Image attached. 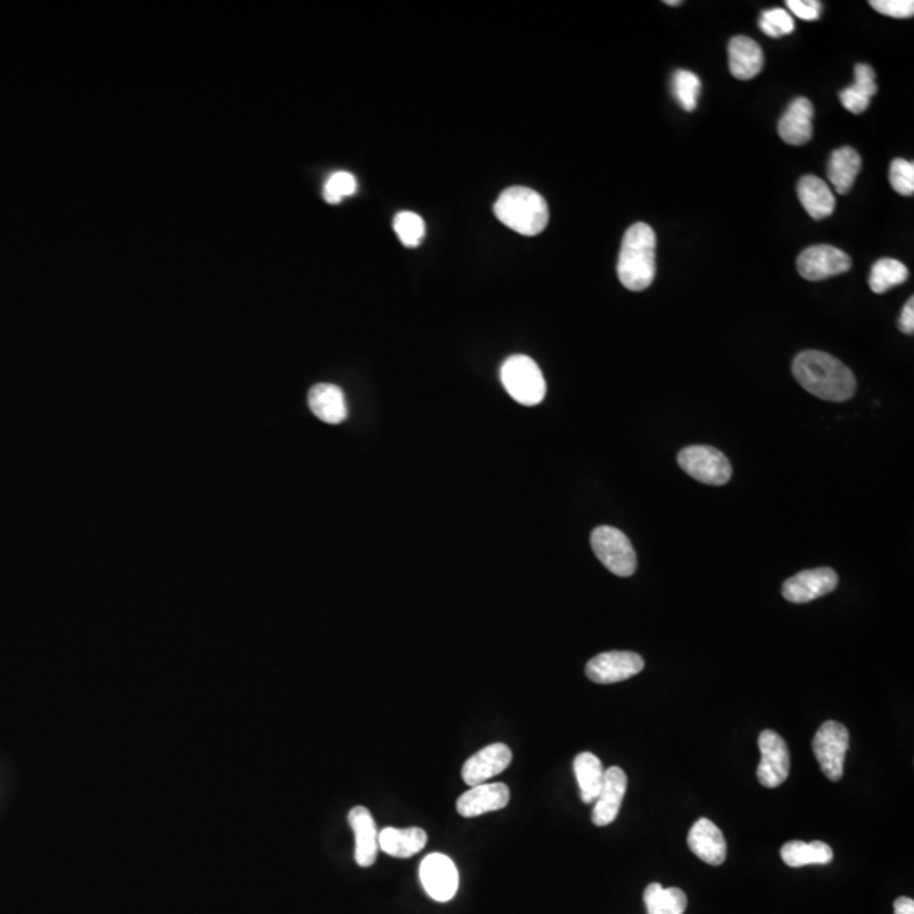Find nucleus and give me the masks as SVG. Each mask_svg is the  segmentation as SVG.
Instances as JSON below:
<instances>
[{"mask_svg": "<svg viewBox=\"0 0 914 914\" xmlns=\"http://www.w3.org/2000/svg\"><path fill=\"white\" fill-rule=\"evenodd\" d=\"M793 375L804 390L826 402H847L857 390L854 373L840 359L821 351L799 353Z\"/></svg>", "mask_w": 914, "mask_h": 914, "instance_id": "obj_1", "label": "nucleus"}, {"mask_svg": "<svg viewBox=\"0 0 914 914\" xmlns=\"http://www.w3.org/2000/svg\"><path fill=\"white\" fill-rule=\"evenodd\" d=\"M657 239L654 229L637 222L628 227L618 256V280L630 292H644L656 278Z\"/></svg>", "mask_w": 914, "mask_h": 914, "instance_id": "obj_2", "label": "nucleus"}, {"mask_svg": "<svg viewBox=\"0 0 914 914\" xmlns=\"http://www.w3.org/2000/svg\"><path fill=\"white\" fill-rule=\"evenodd\" d=\"M493 210L498 221L522 236H537L549 224L547 202L532 188H507Z\"/></svg>", "mask_w": 914, "mask_h": 914, "instance_id": "obj_3", "label": "nucleus"}, {"mask_svg": "<svg viewBox=\"0 0 914 914\" xmlns=\"http://www.w3.org/2000/svg\"><path fill=\"white\" fill-rule=\"evenodd\" d=\"M508 395L525 407L539 405L546 398L547 385L544 375L534 359L529 356H512L503 363L500 371Z\"/></svg>", "mask_w": 914, "mask_h": 914, "instance_id": "obj_4", "label": "nucleus"}, {"mask_svg": "<svg viewBox=\"0 0 914 914\" xmlns=\"http://www.w3.org/2000/svg\"><path fill=\"white\" fill-rule=\"evenodd\" d=\"M591 547L596 557L610 573L617 574L620 578H628L637 569V554L632 542L622 530L603 525L593 530L591 534Z\"/></svg>", "mask_w": 914, "mask_h": 914, "instance_id": "obj_5", "label": "nucleus"}, {"mask_svg": "<svg viewBox=\"0 0 914 914\" xmlns=\"http://www.w3.org/2000/svg\"><path fill=\"white\" fill-rule=\"evenodd\" d=\"M684 473L700 483L711 486L727 485L732 478V464L722 451L710 446H689L678 454Z\"/></svg>", "mask_w": 914, "mask_h": 914, "instance_id": "obj_6", "label": "nucleus"}, {"mask_svg": "<svg viewBox=\"0 0 914 914\" xmlns=\"http://www.w3.org/2000/svg\"><path fill=\"white\" fill-rule=\"evenodd\" d=\"M850 747V735L845 725L825 722L813 738V752L826 779L838 782L843 777V764Z\"/></svg>", "mask_w": 914, "mask_h": 914, "instance_id": "obj_7", "label": "nucleus"}, {"mask_svg": "<svg viewBox=\"0 0 914 914\" xmlns=\"http://www.w3.org/2000/svg\"><path fill=\"white\" fill-rule=\"evenodd\" d=\"M644 666V659L639 654L627 650H613L593 657L586 664V676L596 684L622 683L637 676Z\"/></svg>", "mask_w": 914, "mask_h": 914, "instance_id": "obj_8", "label": "nucleus"}, {"mask_svg": "<svg viewBox=\"0 0 914 914\" xmlns=\"http://www.w3.org/2000/svg\"><path fill=\"white\" fill-rule=\"evenodd\" d=\"M759 749L762 754L757 779L764 788H779L789 777V750L784 738L772 730L759 735Z\"/></svg>", "mask_w": 914, "mask_h": 914, "instance_id": "obj_9", "label": "nucleus"}, {"mask_svg": "<svg viewBox=\"0 0 914 914\" xmlns=\"http://www.w3.org/2000/svg\"><path fill=\"white\" fill-rule=\"evenodd\" d=\"M419 876L425 892L437 903H447L456 896L459 872L447 855H427L420 864Z\"/></svg>", "mask_w": 914, "mask_h": 914, "instance_id": "obj_10", "label": "nucleus"}, {"mask_svg": "<svg viewBox=\"0 0 914 914\" xmlns=\"http://www.w3.org/2000/svg\"><path fill=\"white\" fill-rule=\"evenodd\" d=\"M798 273L804 280L821 281L843 275L852 268V259L833 246H811L798 256Z\"/></svg>", "mask_w": 914, "mask_h": 914, "instance_id": "obj_11", "label": "nucleus"}, {"mask_svg": "<svg viewBox=\"0 0 914 914\" xmlns=\"http://www.w3.org/2000/svg\"><path fill=\"white\" fill-rule=\"evenodd\" d=\"M838 584V576L833 569L818 568L801 571L782 584V596L791 603H810L821 596L830 595Z\"/></svg>", "mask_w": 914, "mask_h": 914, "instance_id": "obj_12", "label": "nucleus"}, {"mask_svg": "<svg viewBox=\"0 0 914 914\" xmlns=\"http://www.w3.org/2000/svg\"><path fill=\"white\" fill-rule=\"evenodd\" d=\"M512 750L505 744H491L473 757L466 760L463 766V781L471 788L485 784L491 777L502 774L512 764Z\"/></svg>", "mask_w": 914, "mask_h": 914, "instance_id": "obj_13", "label": "nucleus"}, {"mask_svg": "<svg viewBox=\"0 0 914 914\" xmlns=\"http://www.w3.org/2000/svg\"><path fill=\"white\" fill-rule=\"evenodd\" d=\"M510 803V789L503 782L478 784L457 799L456 808L464 818L485 815L491 811L503 810Z\"/></svg>", "mask_w": 914, "mask_h": 914, "instance_id": "obj_14", "label": "nucleus"}, {"mask_svg": "<svg viewBox=\"0 0 914 914\" xmlns=\"http://www.w3.org/2000/svg\"><path fill=\"white\" fill-rule=\"evenodd\" d=\"M627 782V774L620 767H610L605 771L603 786L591 815V820L596 826L610 825L617 820L623 796L627 793Z\"/></svg>", "mask_w": 914, "mask_h": 914, "instance_id": "obj_15", "label": "nucleus"}, {"mask_svg": "<svg viewBox=\"0 0 914 914\" xmlns=\"http://www.w3.org/2000/svg\"><path fill=\"white\" fill-rule=\"evenodd\" d=\"M688 845L698 859L706 864L722 865L727 860V842L722 830L708 820L700 818L689 830Z\"/></svg>", "mask_w": 914, "mask_h": 914, "instance_id": "obj_16", "label": "nucleus"}, {"mask_svg": "<svg viewBox=\"0 0 914 914\" xmlns=\"http://www.w3.org/2000/svg\"><path fill=\"white\" fill-rule=\"evenodd\" d=\"M347 821L353 828L354 838H356V850H354V859L358 862L359 867H371L375 864L380 850L378 843V828H376L373 815L369 813L368 808L356 806L349 811Z\"/></svg>", "mask_w": 914, "mask_h": 914, "instance_id": "obj_17", "label": "nucleus"}, {"mask_svg": "<svg viewBox=\"0 0 914 914\" xmlns=\"http://www.w3.org/2000/svg\"><path fill=\"white\" fill-rule=\"evenodd\" d=\"M813 104L810 100L799 97L794 99L779 121L777 131L784 143L791 146H803L813 138Z\"/></svg>", "mask_w": 914, "mask_h": 914, "instance_id": "obj_18", "label": "nucleus"}, {"mask_svg": "<svg viewBox=\"0 0 914 914\" xmlns=\"http://www.w3.org/2000/svg\"><path fill=\"white\" fill-rule=\"evenodd\" d=\"M728 67L738 80H752L762 72L764 53L759 43L747 36H735L728 43Z\"/></svg>", "mask_w": 914, "mask_h": 914, "instance_id": "obj_19", "label": "nucleus"}, {"mask_svg": "<svg viewBox=\"0 0 914 914\" xmlns=\"http://www.w3.org/2000/svg\"><path fill=\"white\" fill-rule=\"evenodd\" d=\"M310 410L317 419L327 424H341L347 417V402L344 391L336 385L320 383L309 393Z\"/></svg>", "mask_w": 914, "mask_h": 914, "instance_id": "obj_20", "label": "nucleus"}, {"mask_svg": "<svg viewBox=\"0 0 914 914\" xmlns=\"http://www.w3.org/2000/svg\"><path fill=\"white\" fill-rule=\"evenodd\" d=\"M799 202L815 221H823L835 210V195L821 178L806 175L798 182Z\"/></svg>", "mask_w": 914, "mask_h": 914, "instance_id": "obj_21", "label": "nucleus"}, {"mask_svg": "<svg viewBox=\"0 0 914 914\" xmlns=\"http://www.w3.org/2000/svg\"><path fill=\"white\" fill-rule=\"evenodd\" d=\"M378 843H380V850H383L386 855L397 857V859H408V857L419 854L420 850L425 847L427 833L422 828H415V826L407 828V830L385 828L378 833Z\"/></svg>", "mask_w": 914, "mask_h": 914, "instance_id": "obj_22", "label": "nucleus"}, {"mask_svg": "<svg viewBox=\"0 0 914 914\" xmlns=\"http://www.w3.org/2000/svg\"><path fill=\"white\" fill-rule=\"evenodd\" d=\"M860 168H862V158L854 148L843 146V148L835 149L826 166L828 180L835 188V192L840 195L850 192Z\"/></svg>", "mask_w": 914, "mask_h": 914, "instance_id": "obj_23", "label": "nucleus"}, {"mask_svg": "<svg viewBox=\"0 0 914 914\" xmlns=\"http://www.w3.org/2000/svg\"><path fill=\"white\" fill-rule=\"evenodd\" d=\"M877 94L876 72L870 65L859 63L855 67V83L842 90L838 97L843 107L852 114H864L869 109L870 99Z\"/></svg>", "mask_w": 914, "mask_h": 914, "instance_id": "obj_24", "label": "nucleus"}, {"mask_svg": "<svg viewBox=\"0 0 914 914\" xmlns=\"http://www.w3.org/2000/svg\"><path fill=\"white\" fill-rule=\"evenodd\" d=\"M781 859L793 869L804 865H826L833 860V850L828 843L820 840L811 843L793 840L781 848Z\"/></svg>", "mask_w": 914, "mask_h": 914, "instance_id": "obj_25", "label": "nucleus"}, {"mask_svg": "<svg viewBox=\"0 0 914 914\" xmlns=\"http://www.w3.org/2000/svg\"><path fill=\"white\" fill-rule=\"evenodd\" d=\"M574 774L578 779L579 791L583 803H595L598 794H600L603 779H605V769L601 760L591 752H583L574 759Z\"/></svg>", "mask_w": 914, "mask_h": 914, "instance_id": "obj_26", "label": "nucleus"}, {"mask_svg": "<svg viewBox=\"0 0 914 914\" xmlns=\"http://www.w3.org/2000/svg\"><path fill=\"white\" fill-rule=\"evenodd\" d=\"M644 903L647 914H684L688 908V898L681 889L662 887L657 882L645 887Z\"/></svg>", "mask_w": 914, "mask_h": 914, "instance_id": "obj_27", "label": "nucleus"}, {"mask_svg": "<svg viewBox=\"0 0 914 914\" xmlns=\"http://www.w3.org/2000/svg\"><path fill=\"white\" fill-rule=\"evenodd\" d=\"M909 271L898 259L882 258L872 266L869 275V287L877 295L889 292L891 288L903 285L908 280Z\"/></svg>", "mask_w": 914, "mask_h": 914, "instance_id": "obj_28", "label": "nucleus"}, {"mask_svg": "<svg viewBox=\"0 0 914 914\" xmlns=\"http://www.w3.org/2000/svg\"><path fill=\"white\" fill-rule=\"evenodd\" d=\"M672 90L678 104L686 112H693L698 107L701 94V80L698 75L688 70H678L672 77Z\"/></svg>", "mask_w": 914, "mask_h": 914, "instance_id": "obj_29", "label": "nucleus"}, {"mask_svg": "<svg viewBox=\"0 0 914 914\" xmlns=\"http://www.w3.org/2000/svg\"><path fill=\"white\" fill-rule=\"evenodd\" d=\"M393 229L397 232L398 239L407 248H417L425 236V222L415 212H398L393 219Z\"/></svg>", "mask_w": 914, "mask_h": 914, "instance_id": "obj_30", "label": "nucleus"}, {"mask_svg": "<svg viewBox=\"0 0 914 914\" xmlns=\"http://www.w3.org/2000/svg\"><path fill=\"white\" fill-rule=\"evenodd\" d=\"M358 190V182L349 171H336L325 182L324 199L329 204H339L342 199L351 197Z\"/></svg>", "mask_w": 914, "mask_h": 914, "instance_id": "obj_31", "label": "nucleus"}, {"mask_svg": "<svg viewBox=\"0 0 914 914\" xmlns=\"http://www.w3.org/2000/svg\"><path fill=\"white\" fill-rule=\"evenodd\" d=\"M759 28L762 33L771 36V38H782L794 31V19L786 9H769L762 12L760 16Z\"/></svg>", "mask_w": 914, "mask_h": 914, "instance_id": "obj_32", "label": "nucleus"}, {"mask_svg": "<svg viewBox=\"0 0 914 914\" xmlns=\"http://www.w3.org/2000/svg\"><path fill=\"white\" fill-rule=\"evenodd\" d=\"M889 182H891V187L903 195V197H911L914 193V163L913 161L908 160H894L891 163V170H889Z\"/></svg>", "mask_w": 914, "mask_h": 914, "instance_id": "obj_33", "label": "nucleus"}, {"mask_svg": "<svg viewBox=\"0 0 914 914\" xmlns=\"http://www.w3.org/2000/svg\"><path fill=\"white\" fill-rule=\"evenodd\" d=\"M870 7L894 19H908L914 16L913 0H872Z\"/></svg>", "mask_w": 914, "mask_h": 914, "instance_id": "obj_34", "label": "nucleus"}, {"mask_svg": "<svg viewBox=\"0 0 914 914\" xmlns=\"http://www.w3.org/2000/svg\"><path fill=\"white\" fill-rule=\"evenodd\" d=\"M786 6L803 21H818L823 12V4L818 0H788Z\"/></svg>", "mask_w": 914, "mask_h": 914, "instance_id": "obj_35", "label": "nucleus"}, {"mask_svg": "<svg viewBox=\"0 0 914 914\" xmlns=\"http://www.w3.org/2000/svg\"><path fill=\"white\" fill-rule=\"evenodd\" d=\"M899 329L903 334H908V336H913L914 332V298L911 297L908 300V303L904 305L903 314L899 317Z\"/></svg>", "mask_w": 914, "mask_h": 914, "instance_id": "obj_36", "label": "nucleus"}, {"mask_svg": "<svg viewBox=\"0 0 914 914\" xmlns=\"http://www.w3.org/2000/svg\"><path fill=\"white\" fill-rule=\"evenodd\" d=\"M894 914H914V901L911 898H898L894 901Z\"/></svg>", "mask_w": 914, "mask_h": 914, "instance_id": "obj_37", "label": "nucleus"}, {"mask_svg": "<svg viewBox=\"0 0 914 914\" xmlns=\"http://www.w3.org/2000/svg\"><path fill=\"white\" fill-rule=\"evenodd\" d=\"M667 6H681V0H666Z\"/></svg>", "mask_w": 914, "mask_h": 914, "instance_id": "obj_38", "label": "nucleus"}]
</instances>
